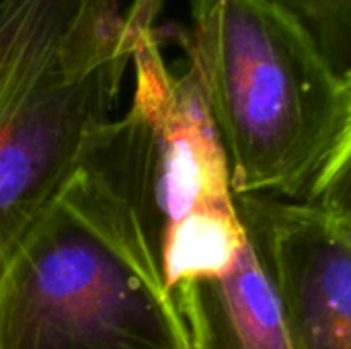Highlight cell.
<instances>
[{
  "mask_svg": "<svg viewBox=\"0 0 351 349\" xmlns=\"http://www.w3.org/2000/svg\"><path fill=\"white\" fill-rule=\"evenodd\" d=\"M173 300L191 349H294L274 276L249 234L224 272L181 284Z\"/></svg>",
  "mask_w": 351,
  "mask_h": 349,
  "instance_id": "8992f818",
  "label": "cell"
},
{
  "mask_svg": "<svg viewBox=\"0 0 351 349\" xmlns=\"http://www.w3.org/2000/svg\"><path fill=\"white\" fill-rule=\"evenodd\" d=\"M181 35L222 142L234 195L304 200L351 119L348 86L259 0H189Z\"/></svg>",
  "mask_w": 351,
  "mask_h": 349,
  "instance_id": "3957f363",
  "label": "cell"
},
{
  "mask_svg": "<svg viewBox=\"0 0 351 349\" xmlns=\"http://www.w3.org/2000/svg\"><path fill=\"white\" fill-rule=\"evenodd\" d=\"M0 349H191L175 300L66 189L0 272Z\"/></svg>",
  "mask_w": 351,
  "mask_h": 349,
  "instance_id": "277c9868",
  "label": "cell"
},
{
  "mask_svg": "<svg viewBox=\"0 0 351 349\" xmlns=\"http://www.w3.org/2000/svg\"><path fill=\"white\" fill-rule=\"evenodd\" d=\"M162 0H0V272L107 123Z\"/></svg>",
  "mask_w": 351,
  "mask_h": 349,
  "instance_id": "7a4b0ae2",
  "label": "cell"
},
{
  "mask_svg": "<svg viewBox=\"0 0 351 349\" xmlns=\"http://www.w3.org/2000/svg\"><path fill=\"white\" fill-rule=\"evenodd\" d=\"M302 202L351 241V119Z\"/></svg>",
  "mask_w": 351,
  "mask_h": 349,
  "instance_id": "ba28073f",
  "label": "cell"
},
{
  "mask_svg": "<svg viewBox=\"0 0 351 349\" xmlns=\"http://www.w3.org/2000/svg\"><path fill=\"white\" fill-rule=\"evenodd\" d=\"M234 197L274 276L294 349H351V241L302 200Z\"/></svg>",
  "mask_w": 351,
  "mask_h": 349,
  "instance_id": "5b68a950",
  "label": "cell"
},
{
  "mask_svg": "<svg viewBox=\"0 0 351 349\" xmlns=\"http://www.w3.org/2000/svg\"><path fill=\"white\" fill-rule=\"evenodd\" d=\"M282 12L351 86V0H259Z\"/></svg>",
  "mask_w": 351,
  "mask_h": 349,
  "instance_id": "52a82bcc",
  "label": "cell"
},
{
  "mask_svg": "<svg viewBox=\"0 0 351 349\" xmlns=\"http://www.w3.org/2000/svg\"><path fill=\"white\" fill-rule=\"evenodd\" d=\"M160 6L140 25L132 107L90 136L64 189L173 298L181 284L224 272L247 234L197 76L165 64Z\"/></svg>",
  "mask_w": 351,
  "mask_h": 349,
  "instance_id": "6da1fadb",
  "label": "cell"
}]
</instances>
